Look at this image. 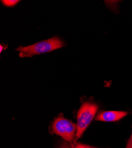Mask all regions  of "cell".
Listing matches in <instances>:
<instances>
[{
  "instance_id": "6da1fadb",
  "label": "cell",
  "mask_w": 132,
  "mask_h": 148,
  "mask_svg": "<svg viewBox=\"0 0 132 148\" xmlns=\"http://www.w3.org/2000/svg\"><path fill=\"white\" fill-rule=\"evenodd\" d=\"M64 46V43L62 40L57 37H53L52 38L38 42L32 45L25 47L20 46L16 51L19 52V56L21 58L32 57L34 55L53 51L62 47Z\"/></svg>"
},
{
  "instance_id": "7a4b0ae2",
  "label": "cell",
  "mask_w": 132,
  "mask_h": 148,
  "mask_svg": "<svg viewBox=\"0 0 132 148\" xmlns=\"http://www.w3.org/2000/svg\"><path fill=\"white\" fill-rule=\"evenodd\" d=\"M98 106L91 102H85L81 106L77 114V129L75 141L81 138L98 111Z\"/></svg>"
},
{
  "instance_id": "3957f363",
  "label": "cell",
  "mask_w": 132,
  "mask_h": 148,
  "mask_svg": "<svg viewBox=\"0 0 132 148\" xmlns=\"http://www.w3.org/2000/svg\"><path fill=\"white\" fill-rule=\"evenodd\" d=\"M77 129V124L62 116L55 119L52 125V132L70 143L75 139Z\"/></svg>"
},
{
  "instance_id": "277c9868",
  "label": "cell",
  "mask_w": 132,
  "mask_h": 148,
  "mask_svg": "<svg viewBox=\"0 0 132 148\" xmlns=\"http://www.w3.org/2000/svg\"><path fill=\"white\" fill-rule=\"evenodd\" d=\"M128 113L123 111H105L100 113L95 119L105 122H113L120 120L126 116Z\"/></svg>"
},
{
  "instance_id": "5b68a950",
  "label": "cell",
  "mask_w": 132,
  "mask_h": 148,
  "mask_svg": "<svg viewBox=\"0 0 132 148\" xmlns=\"http://www.w3.org/2000/svg\"><path fill=\"white\" fill-rule=\"evenodd\" d=\"M71 145H66L63 148H97L95 147H92L89 145H83L82 143H71Z\"/></svg>"
},
{
  "instance_id": "8992f818",
  "label": "cell",
  "mask_w": 132,
  "mask_h": 148,
  "mask_svg": "<svg viewBox=\"0 0 132 148\" xmlns=\"http://www.w3.org/2000/svg\"><path fill=\"white\" fill-rule=\"evenodd\" d=\"M1 2L7 7H13L16 5L19 1H17V0H4V1H1Z\"/></svg>"
},
{
  "instance_id": "52a82bcc",
  "label": "cell",
  "mask_w": 132,
  "mask_h": 148,
  "mask_svg": "<svg viewBox=\"0 0 132 148\" xmlns=\"http://www.w3.org/2000/svg\"><path fill=\"white\" fill-rule=\"evenodd\" d=\"M126 148H132V134L131 135L130 139H129V140L127 142Z\"/></svg>"
},
{
  "instance_id": "ba28073f",
  "label": "cell",
  "mask_w": 132,
  "mask_h": 148,
  "mask_svg": "<svg viewBox=\"0 0 132 148\" xmlns=\"http://www.w3.org/2000/svg\"><path fill=\"white\" fill-rule=\"evenodd\" d=\"M0 48H1V50H0V52H2L3 51V46L1 45H0Z\"/></svg>"
}]
</instances>
